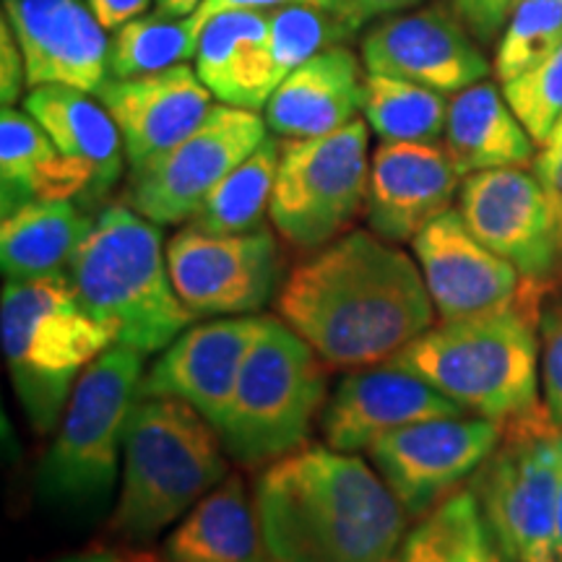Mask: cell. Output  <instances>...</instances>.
<instances>
[{
	"mask_svg": "<svg viewBox=\"0 0 562 562\" xmlns=\"http://www.w3.org/2000/svg\"><path fill=\"white\" fill-rule=\"evenodd\" d=\"M277 313L328 370L347 372L393 360L438 315L414 256L372 229H351L292 266Z\"/></svg>",
	"mask_w": 562,
	"mask_h": 562,
	"instance_id": "obj_1",
	"label": "cell"
},
{
	"mask_svg": "<svg viewBox=\"0 0 562 562\" xmlns=\"http://www.w3.org/2000/svg\"><path fill=\"white\" fill-rule=\"evenodd\" d=\"M252 495L273 562H391L406 537L378 469L326 442L266 463Z\"/></svg>",
	"mask_w": 562,
	"mask_h": 562,
	"instance_id": "obj_2",
	"label": "cell"
},
{
	"mask_svg": "<svg viewBox=\"0 0 562 562\" xmlns=\"http://www.w3.org/2000/svg\"><path fill=\"white\" fill-rule=\"evenodd\" d=\"M542 297H529L501 313L440 321L389 362L419 375L474 417L505 425L542 406Z\"/></svg>",
	"mask_w": 562,
	"mask_h": 562,
	"instance_id": "obj_3",
	"label": "cell"
},
{
	"mask_svg": "<svg viewBox=\"0 0 562 562\" xmlns=\"http://www.w3.org/2000/svg\"><path fill=\"white\" fill-rule=\"evenodd\" d=\"M66 277L117 344L144 355L167 349L195 323L175 292L161 224L128 203H110L97 214Z\"/></svg>",
	"mask_w": 562,
	"mask_h": 562,
	"instance_id": "obj_4",
	"label": "cell"
},
{
	"mask_svg": "<svg viewBox=\"0 0 562 562\" xmlns=\"http://www.w3.org/2000/svg\"><path fill=\"white\" fill-rule=\"evenodd\" d=\"M222 435L178 398H138L123 438V474L110 531L151 542L229 476Z\"/></svg>",
	"mask_w": 562,
	"mask_h": 562,
	"instance_id": "obj_5",
	"label": "cell"
},
{
	"mask_svg": "<svg viewBox=\"0 0 562 562\" xmlns=\"http://www.w3.org/2000/svg\"><path fill=\"white\" fill-rule=\"evenodd\" d=\"M117 336L83 305L68 277L5 281L0 347L34 430L60 425L76 383Z\"/></svg>",
	"mask_w": 562,
	"mask_h": 562,
	"instance_id": "obj_6",
	"label": "cell"
},
{
	"mask_svg": "<svg viewBox=\"0 0 562 562\" xmlns=\"http://www.w3.org/2000/svg\"><path fill=\"white\" fill-rule=\"evenodd\" d=\"M326 364L290 326L266 323L237 378L220 435L245 467H266L307 446L326 406Z\"/></svg>",
	"mask_w": 562,
	"mask_h": 562,
	"instance_id": "obj_7",
	"label": "cell"
},
{
	"mask_svg": "<svg viewBox=\"0 0 562 562\" xmlns=\"http://www.w3.org/2000/svg\"><path fill=\"white\" fill-rule=\"evenodd\" d=\"M144 360V351L115 344L83 370L40 463V490L47 501H108L123 467L125 427L140 398Z\"/></svg>",
	"mask_w": 562,
	"mask_h": 562,
	"instance_id": "obj_8",
	"label": "cell"
},
{
	"mask_svg": "<svg viewBox=\"0 0 562 562\" xmlns=\"http://www.w3.org/2000/svg\"><path fill=\"white\" fill-rule=\"evenodd\" d=\"M503 440L476 469L474 495L505 562H558L560 435L544 404L505 422Z\"/></svg>",
	"mask_w": 562,
	"mask_h": 562,
	"instance_id": "obj_9",
	"label": "cell"
},
{
	"mask_svg": "<svg viewBox=\"0 0 562 562\" xmlns=\"http://www.w3.org/2000/svg\"><path fill=\"white\" fill-rule=\"evenodd\" d=\"M370 125L362 117L315 138L281 144L269 216L281 240L313 252L334 243L368 201Z\"/></svg>",
	"mask_w": 562,
	"mask_h": 562,
	"instance_id": "obj_10",
	"label": "cell"
},
{
	"mask_svg": "<svg viewBox=\"0 0 562 562\" xmlns=\"http://www.w3.org/2000/svg\"><path fill=\"white\" fill-rule=\"evenodd\" d=\"M461 220L480 243L513 263L531 286L562 284V203L537 172L503 167L463 178Z\"/></svg>",
	"mask_w": 562,
	"mask_h": 562,
	"instance_id": "obj_11",
	"label": "cell"
},
{
	"mask_svg": "<svg viewBox=\"0 0 562 562\" xmlns=\"http://www.w3.org/2000/svg\"><path fill=\"white\" fill-rule=\"evenodd\" d=\"M269 136L256 110L214 104L199 131L146 167L131 170L125 203L161 224L191 222L214 188Z\"/></svg>",
	"mask_w": 562,
	"mask_h": 562,
	"instance_id": "obj_12",
	"label": "cell"
},
{
	"mask_svg": "<svg viewBox=\"0 0 562 562\" xmlns=\"http://www.w3.org/2000/svg\"><path fill=\"white\" fill-rule=\"evenodd\" d=\"M178 297L195 318L256 315L281 290V256L269 229L214 235L186 224L167 243Z\"/></svg>",
	"mask_w": 562,
	"mask_h": 562,
	"instance_id": "obj_13",
	"label": "cell"
},
{
	"mask_svg": "<svg viewBox=\"0 0 562 562\" xmlns=\"http://www.w3.org/2000/svg\"><path fill=\"white\" fill-rule=\"evenodd\" d=\"M503 422L435 417L385 435L370 448V463L409 518H422L476 474L503 440Z\"/></svg>",
	"mask_w": 562,
	"mask_h": 562,
	"instance_id": "obj_14",
	"label": "cell"
},
{
	"mask_svg": "<svg viewBox=\"0 0 562 562\" xmlns=\"http://www.w3.org/2000/svg\"><path fill=\"white\" fill-rule=\"evenodd\" d=\"M480 45L453 5L432 3L372 24L362 40V63L368 74L396 76L453 97L490 76Z\"/></svg>",
	"mask_w": 562,
	"mask_h": 562,
	"instance_id": "obj_15",
	"label": "cell"
},
{
	"mask_svg": "<svg viewBox=\"0 0 562 562\" xmlns=\"http://www.w3.org/2000/svg\"><path fill=\"white\" fill-rule=\"evenodd\" d=\"M440 321H463L508 311L529 297L550 292L531 286L513 263L474 237L459 211H448L412 240Z\"/></svg>",
	"mask_w": 562,
	"mask_h": 562,
	"instance_id": "obj_16",
	"label": "cell"
},
{
	"mask_svg": "<svg viewBox=\"0 0 562 562\" xmlns=\"http://www.w3.org/2000/svg\"><path fill=\"white\" fill-rule=\"evenodd\" d=\"M266 323L269 318L258 315L193 323L144 372L140 398H178L220 430L243 364L266 331Z\"/></svg>",
	"mask_w": 562,
	"mask_h": 562,
	"instance_id": "obj_17",
	"label": "cell"
},
{
	"mask_svg": "<svg viewBox=\"0 0 562 562\" xmlns=\"http://www.w3.org/2000/svg\"><path fill=\"white\" fill-rule=\"evenodd\" d=\"M469 414L414 372L383 362L349 370L321 412L323 442L341 453H368L385 435L414 422Z\"/></svg>",
	"mask_w": 562,
	"mask_h": 562,
	"instance_id": "obj_18",
	"label": "cell"
},
{
	"mask_svg": "<svg viewBox=\"0 0 562 562\" xmlns=\"http://www.w3.org/2000/svg\"><path fill=\"white\" fill-rule=\"evenodd\" d=\"M16 34L26 87H70L97 94L110 81V40L87 0H3Z\"/></svg>",
	"mask_w": 562,
	"mask_h": 562,
	"instance_id": "obj_19",
	"label": "cell"
},
{
	"mask_svg": "<svg viewBox=\"0 0 562 562\" xmlns=\"http://www.w3.org/2000/svg\"><path fill=\"white\" fill-rule=\"evenodd\" d=\"M461 172L440 144H381L370 159L364 216L393 245L412 243L459 199Z\"/></svg>",
	"mask_w": 562,
	"mask_h": 562,
	"instance_id": "obj_20",
	"label": "cell"
},
{
	"mask_svg": "<svg viewBox=\"0 0 562 562\" xmlns=\"http://www.w3.org/2000/svg\"><path fill=\"white\" fill-rule=\"evenodd\" d=\"M211 97L199 70L186 63L138 79H110L97 91L121 128L131 170L146 167L199 131L214 108Z\"/></svg>",
	"mask_w": 562,
	"mask_h": 562,
	"instance_id": "obj_21",
	"label": "cell"
},
{
	"mask_svg": "<svg viewBox=\"0 0 562 562\" xmlns=\"http://www.w3.org/2000/svg\"><path fill=\"white\" fill-rule=\"evenodd\" d=\"M364 63L347 45L328 47L294 68L266 104L273 136L315 138L357 121L364 104Z\"/></svg>",
	"mask_w": 562,
	"mask_h": 562,
	"instance_id": "obj_22",
	"label": "cell"
},
{
	"mask_svg": "<svg viewBox=\"0 0 562 562\" xmlns=\"http://www.w3.org/2000/svg\"><path fill=\"white\" fill-rule=\"evenodd\" d=\"M195 70L222 104L266 110L284 81L271 53L269 11H235L211 19L199 34Z\"/></svg>",
	"mask_w": 562,
	"mask_h": 562,
	"instance_id": "obj_23",
	"label": "cell"
},
{
	"mask_svg": "<svg viewBox=\"0 0 562 562\" xmlns=\"http://www.w3.org/2000/svg\"><path fill=\"white\" fill-rule=\"evenodd\" d=\"M0 182L3 216L32 201H76L91 209L94 175L63 154L30 112L3 108L0 115Z\"/></svg>",
	"mask_w": 562,
	"mask_h": 562,
	"instance_id": "obj_24",
	"label": "cell"
},
{
	"mask_svg": "<svg viewBox=\"0 0 562 562\" xmlns=\"http://www.w3.org/2000/svg\"><path fill=\"white\" fill-rule=\"evenodd\" d=\"M167 562H273L256 495L229 474L193 505L165 542Z\"/></svg>",
	"mask_w": 562,
	"mask_h": 562,
	"instance_id": "obj_25",
	"label": "cell"
},
{
	"mask_svg": "<svg viewBox=\"0 0 562 562\" xmlns=\"http://www.w3.org/2000/svg\"><path fill=\"white\" fill-rule=\"evenodd\" d=\"M442 146L461 178L503 167H526L537 159V144L505 100L503 87L490 81L451 97Z\"/></svg>",
	"mask_w": 562,
	"mask_h": 562,
	"instance_id": "obj_26",
	"label": "cell"
},
{
	"mask_svg": "<svg viewBox=\"0 0 562 562\" xmlns=\"http://www.w3.org/2000/svg\"><path fill=\"white\" fill-rule=\"evenodd\" d=\"M24 110L42 125L53 144L94 175L100 201L121 180L125 146L108 108L70 87H37L24 97Z\"/></svg>",
	"mask_w": 562,
	"mask_h": 562,
	"instance_id": "obj_27",
	"label": "cell"
},
{
	"mask_svg": "<svg viewBox=\"0 0 562 562\" xmlns=\"http://www.w3.org/2000/svg\"><path fill=\"white\" fill-rule=\"evenodd\" d=\"M97 214L76 201H32L3 216L0 266L5 279L66 277Z\"/></svg>",
	"mask_w": 562,
	"mask_h": 562,
	"instance_id": "obj_28",
	"label": "cell"
},
{
	"mask_svg": "<svg viewBox=\"0 0 562 562\" xmlns=\"http://www.w3.org/2000/svg\"><path fill=\"white\" fill-rule=\"evenodd\" d=\"M391 562H505L474 490L451 492L406 531Z\"/></svg>",
	"mask_w": 562,
	"mask_h": 562,
	"instance_id": "obj_29",
	"label": "cell"
},
{
	"mask_svg": "<svg viewBox=\"0 0 562 562\" xmlns=\"http://www.w3.org/2000/svg\"><path fill=\"white\" fill-rule=\"evenodd\" d=\"M279 159V136L271 133L243 165H237L214 188V193L203 201V206L188 224L214 232V235H243V232L261 229L271 206L273 186H277Z\"/></svg>",
	"mask_w": 562,
	"mask_h": 562,
	"instance_id": "obj_30",
	"label": "cell"
},
{
	"mask_svg": "<svg viewBox=\"0 0 562 562\" xmlns=\"http://www.w3.org/2000/svg\"><path fill=\"white\" fill-rule=\"evenodd\" d=\"M364 121L381 144H438L446 133V94L396 76L368 74Z\"/></svg>",
	"mask_w": 562,
	"mask_h": 562,
	"instance_id": "obj_31",
	"label": "cell"
},
{
	"mask_svg": "<svg viewBox=\"0 0 562 562\" xmlns=\"http://www.w3.org/2000/svg\"><path fill=\"white\" fill-rule=\"evenodd\" d=\"M199 53L188 19H172L165 13L128 21L110 40V79H138L159 74L180 63L193 60Z\"/></svg>",
	"mask_w": 562,
	"mask_h": 562,
	"instance_id": "obj_32",
	"label": "cell"
},
{
	"mask_svg": "<svg viewBox=\"0 0 562 562\" xmlns=\"http://www.w3.org/2000/svg\"><path fill=\"white\" fill-rule=\"evenodd\" d=\"M562 45V0H516L497 40L495 76L508 83L539 66Z\"/></svg>",
	"mask_w": 562,
	"mask_h": 562,
	"instance_id": "obj_33",
	"label": "cell"
},
{
	"mask_svg": "<svg viewBox=\"0 0 562 562\" xmlns=\"http://www.w3.org/2000/svg\"><path fill=\"white\" fill-rule=\"evenodd\" d=\"M269 19L271 53L284 79L302 63L315 58L328 47L344 45L357 34L339 11L311 3L281 5V9L269 11Z\"/></svg>",
	"mask_w": 562,
	"mask_h": 562,
	"instance_id": "obj_34",
	"label": "cell"
},
{
	"mask_svg": "<svg viewBox=\"0 0 562 562\" xmlns=\"http://www.w3.org/2000/svg\"><path fill=\"white\" fill-rule=\"evenodd\" d=\"M501 87L518 121L542 149L562 123V45L539 66Z\"/></svg>",
	"mask_w": 562,
	"mask_h": 562,
	"instance_id": "obj_35",
	"label": "cell"
},
{
	"mask_svg": "<svg viewBox=\"0 0 562 562\" xmlns=\"http://www.w3.org/2000/svg\"><path fill=\"white\" fill-rule=\"evenodd\" d=\"M539 375L544 409L562 427V284L547 294L539 313Z\"/></svg>",
	"mask_w": 562,
	"mask_h": 562,
	"instance_id": "obj_36",
	"label": "cell"
},
{
	"mask_svg": "<svg viewBox=\"0 0 562 562\" xmlns=\"http://www.w3.org/2000/svg\"><path fill=\"white\" fill-rule=\"evenodd\" d=\"M453 9L482 45L501 37L508 24L513 0H453Z\"/></svg>",
	"mask_w": 562,
	"mask_h": 562,
	"instance_id": "obj_37",
	"label": "cell"
},
{
	"mask_svg": "<svg viewBox=\"0 0 562 562\" xmlns=\"http://www.w3.org/2000/svg\"><path fill=\"white\" fill-rule=\"evenodd\" d=\"M24 83V55H21L19 40L11 30L9 19L3 16V24H0V100H3V108H13V104H16Z\"/></svg>",
	"mask_w": 562,
	"mask_h": 562,
	"instance_id": "obj_38",
	"label": "cell"
},
{
	"mask_svg": "<svg viewBox=\"0 0 562 562\" xmlns=\"http://www.w3.org/2000/svg\"><path fill=\"white\" fill-rule=\"evenodd\" d=\"M294 3L321 5L318 0H201V5L193 11V16H188V24H191L193 34L199 37L203 26H206L214 16H222V13L273 11V9H281V5H294ZM323 9H326V5H323Z\"/></svg>",
	"mask_w": 562,
	"mask_h": 562,
	"instance_id": "obj_39",
	"label": "cell"
},
{
	"mask_svg": "<svg viewBox=\"0 0 562 562\" xmlns=\"http://www.w3.org/2000/svg\"><path fill=\"white\" fill-rule=\"evenodd\" d=\"M425 0H341L339 13L347 19V24L355 32H360L364 24L378 21L383 16H393V13L412 11Z\"/></svg>",
	"mask_w": 562,
	"mask_h": 562,
	"instance_id": "obj_40",
	"label": "cell"
},
{
	"mask_svg": "<svg viewBox=\"0 0 562 562\" xmlns=\"http://www.w3.org/2000/svg\"><path fill=\"white\" fill-rule=\"evenodd\" d=\"M533 172L544 182L547 191L562 203V123L552 138L539 149L537 159H533Z\"/></svg>",
	"mask_w": 562,
	"mask_h": 562,
	"instance_id": "obj_41",
	"label": "cell"
},
{
	"mask_svg": "<svg viewBox=\"0 0 562 562\" xmlns=\"http://www.w3.org/2000/svg\"><path fill=\"white\" fill-rule=\"evenodd\" d=\"M87 5L104 30L117 32L121 26L128 24V21L144 16V11L149 9L151 0H87Z\"/></svg>",
	"mask_w": 562,
	"mask_h": 562,
	"instance_id": "obj_42",
	"label": "cell"
},
{
	"mask_svg": "<svg viewBox=\"0 0 562 562\" xmlns=\"http://www.w3.org/2000/svg\"><path fill=\"white\" fill-rule=\"evenodd\" d=\"M58 562H154L146 552H115V550H91L81 554H70Z\"/></svg>",
	"mask_w": 562,
	"mask_h": 562,
	"instance_id": "obj_43",
	"label": "cell"
},
{
	"mask_svg": "<svg viewBox=\"0 0 562 562\" xmlns=\"http://www.w3.org/2000/svg\"><path fill=\"white\" fill-rule=\"evenodd\" d=\"M201 0H157V9L159 13L172 19H188L193 16V11L199 9Z\"/></svg>",
	"mask_w": 562,
	"mask_h": 562,
	"instance_id": "obj_44",
	"label": "cell"
},
{
	"mask_svg": "<svg viewBox=\"0 0 562 562\" xmlns=\"http://www.w3.org/2000/svg\"><path fill=\"white\" fill-rule=\"evenodd\" d=\"M554 554L562 562V435H560V476H558V513H554Z\"/></svg>",
	"mask_w": 562,
	"mask_h": 562,
	"instance_id": "obj_45",
	"label": "cell"
},
{
	"mask_svg": "<svg viewBox=\"0 0 562 562\" xmlns=\"http://www.w3.org/2000/svg\"><path fill=\"white\" fill-rule=\"evenodd\" d=\"M321 5H326V9H331V11H339V5H341V0H318Z\"/></svg>",
	"mask_w": 562,
	"mask_h": 562,
	"instance_id": "obj_46",
	"label": "cell"
},
{
	"mask_svg": "<svg viewBox=\"0 0 562 562\" xmlns=\"http://www.w3.org/2000/svg\"><path fill=\"white\" fill-rule=\"evenodd\" d=\"M513 3H516V0H513Z\"/></svg>",
	"mask_w": 562,
	"mask_h": 562,
	"instance_id": "obj_47",
	"label": "cell"
}]
</instances>
